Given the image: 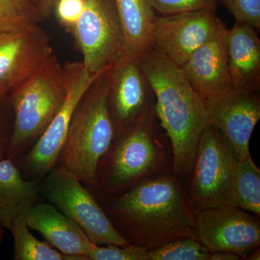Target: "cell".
<instances>
[{
	"instance_id": "obj_1",
	"label": "cell",
	"mask_w": 260,
	"mask_h": 260,
	"mask_svg": "<svg viewBox=\"0 0 260 260\" xmlns=\"http://www.w3.org/2000/svg\"><path fill=\"white\" fill-rule=\"evenodd\" d=\"M102 205L130 245L149 251L177 239L195 238V213L184 181L173 172L147 178Z\"/></svg>"
},
{
	"instance_id": "obj_2",
	"label": "cell",
	"mask_w": 260,
	"mask_h": 260,
	"mask_svg": "<svg viewBox=\"0 0 260 260\" xmlns=\"http://www.w3.org/2000/svg\"><path fill=\"white\" fill-rule=\"evenodd\" d=\"M140 64L153 90L159 123L172 145V172L184 181L208 125L205 100L181 67L155 47L140 57Z\"/></svg>"
},
{
	"instance_id": "obj_3",
	"label": "cell",
	"mask_w": 260,
	"mask_h": 260,
	"mask_svg": "<svg viewBox=\"0 0 260 260\" xmlns=\"http://www.w3.org/2000/svg\"><path fill=\"white\" fill-rule=\"evenodd\" d=\"M161 129L154 106L133 125L114 135L90 189L101 205L147 178L172 172V147Z\"/></svg>"
},
{
	"instance_id": "obj_4",
	"label": "cell",
	"mask_w": 260,
	"mask_h": 260,
	"mask_svg": "<svg viewBox=\"0 0 260 260\" xmlns=\"http://www.w3.org/2000/svg\"><path fill=\"white\" fill-rule=\"evenodd\" d=\"M107 70L80 98L56 161V166L73 173L89 190L95 185L99 162L115 133L108 107Z\"/></svg>"
},
{
	"instance_id": "obj_5",
	"label": "cell",
	"mask_w": 260,
	"mask_h": 260,
	"mask_svg": "<svg viewBox=\"0 0 260 260\" xmlns=\"http://www.w3.org/2000/svg\"><path fill=\"white\" fill-rule=\"evenodd\" d=\"M68 93L64 65L53 52L8 95L14 126L6 158L14 161L36 144L60 110Z\"/></svg>"
},
{
	"instance_id": "obj_6",
	"label": "cell",
	"mask_w": 260,
	"mask_h": 260,
	"mask_svg": "<svg viewBox=\"0 0 260 260\" xmlns=\"http://www.w3.org/2000/svg\"><path fill=\"white\" fill-rule=\"evenodd\" d=\"M239 160L223 133L208 124L200 136L190 172L184 181L186 198L194 213L233 206V179Z\"/></svg>"
},
{
	"instance_id": "obj_7",
	"label": "cell",
	"mask_w": 260,
	"mask_h": 260,
	"mask_svg": "<svg viewBox=\"0 0 260 260\" xmlns=\"http://www.w3.org/2000/svg\"><path fill=\"white\" fill-rule=\"evenodd\" d=\"M40 189L44 200L74 221L93 244L130 245L93 194L68 169L53 168L41 180Z\"/></svg>"
},
{
	"instance_id": "obj_8",
	"label": "cell",
	"mask_w": 260,
	"mask_h": 260,
	"mask_svg": "<svg viewBox=\"0 0 260 260\" xmlns=\"http://www.w3.org/2000/svg\"><path fill=\"white\" fill-rule=\"evenodd\" d=\"M70 35L93 74L103 73L128 54L113 0H85V9Z\"/></svg>"
},
{
	"instance_id": "obj_9",
	"label": "cell",
	"mask_w": 260,
	"mask_h": 260,
	"mask_svg": "<svg viewBox=\"0 0 260 260\" xmlns=\"http://www.w3.org/2000/svg\"><path fill=\"white\" fill-rule=\"evenodd\" d=\"M64 68L68 83L64 104L36 144L14 160L23 177L30 180H42L56 167L75 107L85 90L104 73H90L82 61L68 62Z\"/></svg>"
},
{
	"instance_id": "obj_10",
	"label": "cell",
	"mask_w": 260,
	"mask_h": 260,
	"mask_svg": "<svg viewBox=\"0 0 260 260\" xmlns=\"http://www.w3.org/2000/svg\"><path fill=\"white\" fill-rule=\"evenodd\" d=\"M194 235L210 252L229 251L246 259L260 246L259 216L230 205L200 210Z\"/></svg>"
},
{
	"instance_id": "obj_11",
	"label": "cell",
	"mask_w": 260,
	"mask_h": 260,
	"mask_svg": "<svg viewBox=\"0 0 260 260\" xmlns=\"http://www.w3.org/2000/svg\"><path fill=\"white\" fill-rule=\"evenodd\" d=\"M107 102L114 135L129 128L155 106L140 58L126 54L108 69Z\"/></svg>"
},
{
	"instance_id": "obj_12",
	"label": "cell",
	"mask_w": 260,
	"mask_h": 260,
	"mask_svg": "<svg viewBox=\"0 0 260 260\" xmlns=\"http://www.w3.org/2000/svg\"><path fill=\"white\" fill-rule=\"evenodd\" d=\"M205 103L208 125L223 133L239 160L251 158L249 141L260 119L259 93L233 88Z\"/></svg>"
},
{
	"instance_id": "obj_13",
	"label": "cell",
	"mask_w": 260,
	"mask_h": 260,
	"mask_svg": "<svg viewBox=\"0 0 260 260\" xmlns=\"http://www.w3.org/2000/svg\"><path fill=\"white\" fill-rule=\"evenodd\" d=\"M218 19L211 10L155 15L152 29L153 47L182 66L211 36Z\"/></svg>"
},
{
	"instance_id": "obj_14",
	"label": "cell",
	"mask_w": 260,
	"mask_h": 260,
	"mask_svg": "<svg viewBox=\"0 0 260 260\" xmlns=\"http://www.w3.org/2000/svg\"><path fill=\"white\" fill-rule=\"evenodd\" d=\"M52 53L50 38L39 25L0 35V97L8 96Z\"/></svg>"
},
{
	"instance_id": "obj_15",
	"label": "cell",
	"mask_w": 260,
	"mask_h": 260,
	"mask_svg": "<svg viewBox=\"0 0 260 260\" xmlns=\"http://www.w3.org/2000/svg\"><path fill=\"white\" fill-rule=\"evenodd\" d=\"M228 30L218 19L208 40L181 66L191 87L204 100L233 88L228 64Z\"/></svg>"
},
{
	"instance_id": "obj_16",
	"label": "cell",
	"mask_w": 260,
	"mask_h": 260,
	"mask_svg": "<svg viewBox=\"0 0 260 260\" xmlns=\"http://www.w3.org/2000/svg\"><path fill=\"white\" fill-rule=\"evenodd\" d=\"M29 229L37 231L49 245L66 256V260H88L93 242L74 221L55 207L43 201L23 214Z\"/></svg>"
},
{
	"instance_id": "obj_17",
	"label": "cell",
	"mask_w": 260,
	"mask_h": 260,
	"mask_svg": "<svg viewBox=\"0 0 260 260\" xmlns=\"http://www.w3.org/2000/svg\"><path fill=\"white\" fill-rule=\"evenodd\" d=\"M227 54L233 88L259 93L260 39L256 30L236 20L228 30Z\"/></svg>"
},
{
	"instance_id": "obj_18",
	"label": "cell",
	"mask_w": 260,
	"mask_h": 260,
	"mask_svg": "<svg viewBox=\"0 0 260 260\" xmlns=\"http://www.w3.org/2000/svg\"><path fill=\"white\" fill-rule=\"evenodd\" d=\"M40 181L25 179L13 160H0V226L9 230L17 217L45 201Z\"/></svg>"
},
{
	"instance_id": "obj_19",
	"label": "cell",
	"mask_w": 260,
	"mask_h": 260,
	"mask_svg": "<svg viewBox=\"0 0 260 260\" xmlns=\"http://www.w3.org/2000/svg\"><path fill=\"white\" fill-rule=\"evenodd\" d=\"M125 39L128 54L141 57L153 47L155 10L147 0H113Z\"/></svg>"
},
{
	"instance_id": "obj_20",
	"label": "cell",
	"mask_w": 260,
	"mask_h": 260,
	"mask_svg": "<svg viewBox=\"0 0 260 260\" xmlns=\"http://www.w3.org/2000/svg\"><path fill=\"white\" fill-rule=\"evenodd\" d=\"M233 206L260 217V169L251 158L237 162L233 179Z\"/></svg>"
},
{
	"instance_id": "obj_21",
	"label": "cell",
	"mask_w": 260,
	"mask_h": 260,
	"mask_svg": "<svg viewBox=\"0 0 260 260\" xmlns=\"http://www.w3.org/2000/svg\"><path fill=\"white\" fill-rule=\"evenodd\" d=\"M9 231L14 240L15 260H66L60 251L32 235L23 215L15 219Z\"/></svg>"
},
{
	"instance_id": "obj_22",
	"label": "cell",
	"mask_w": 260,
	"mask_h": 260,
	"mask_svg": "<svg viewBox=\"0 0 260 260\" xmlns=\"http://www.w3.org/2000/svg\"><path fill=\"white\" fill-rule=\"evenodd\" d=\"M42 21L34 0H0V35L23 31Z\"/></svg>"
},
{
	"instance_id": "obj_23",
	"label": "cell",
	"mask_w": 260,
	"mask_h": 260,
	"mask_svg": "<svg viewBox=\"0 0 260 260\" xmlns=\"http://www.w3.org/2000/svg\"><path fill=\"white\" fill-rule=\"evenodd\" d=\"M210 251L193 237L183 238L148 251V260H209Z\"/></svg>"
},
{
	"instance_id": "obj_24",
	"label": "cell",
	"mask_w": 260,
	"mask_h": 260,
	"mask_svg": "<svg viewBox=\"0 0 260 260\" xmlns=\"http://www.w3.org/2000/svg\"><path fill=\"white\" fill-rule=\"evenodd\" d=\"M88 260H148V251L133 245L113 244L96 245L92 244L88 254Z\"/></svg>"
},
{
	"instance_id": "obj_25",
	"label": "cell",
	"mask_w": 260,
	"mask_h": 260,
	"mask_svg": "<svg viewBox=\"0 0 260 260\" xmlns=\"http://www.w3.org/2000/svg\"><path fill=\"white\" fill-rule=\"evenodd\" d=\"M160 14H174L198 10L216 12L219 0H147Z\"/></svg>"
},
{
	"instance_id": "obj_26",
	"label": "cell",
	"mask_w": 260,
	"mask_h": 260,
	"mask_svg": "<svg viewBox=\"0 0 260 260\" xmlns=\"http://www.w3.org/2000/svg\"><path fill=\"white\" fill-rule=\"evenodd\" d=\"M237 21L260 30V0H220Z\"/></svg>"
},
{
	"instance_id": "obj_27",
	"label": "cell",
	"mask_w": 260,
	"mask_h": 260,
	"mask_svg": "<svg viewBox=\"0 0 260 260\" xmlns=\"http://www.w3.org/2000/svg\"><path fill=\"white\" fill-rule=\"evenodd\" d=\"M85 0H56L53 14L65 31L71 34L85 9Z\"/></svg>"
},
{
	"instance_id": "obj_28",
	"label": "cell",
	"mask_w": 260,
	"mask_h": 260,
	"mask_svg": "<svg viewBox=\"0 0 260 260\" xmlns=\"http://www.w3.org/2000/svg\"><path fill=\"white\" fill-rule=\"evenodd\" d=\"M14 126V113L9 97H0V160L6 158Z\"/></svg>"
},
{
	"instance_id": "obj_29",
	"label": "cell",
	"mask_w": 260,
	"mask_h": 260,
	"mask_svg": "<svg viewBox=\"0 0 260 260\" xmlns=\"http://www.w3.org/2000/svg\"><path fill=\"white\" fill-rule=\"evenodd\" d=\"M34 1L37 3L43 20L49 18L53 14V10H54L56 0H34Z\"/></svg>"
},
{
	"instance_id": "obj_30",
	"label": "cell",
	"mask_w": 260,
	"mask_h": 260,
	"mask_svg": "<svg viewBox=\"0 0 260 260\" xmlns=\"http://www.w3.org/2000/svg\"><path fill=\"white\" fill-rule=\"evenodd\" d=\"M242 259L240 256L229 252V251H215L210 252L209 260H239Z\"/></svg>"
},
{
	"instance_id": "obj_31",
	"label": "cell",
	"mask_w": 260,
	"mask_h": 260,
	"mask_svg": "<svg viewBox=\"0 0 260 260\" xmlns=\"http://www.w3.org/2000/svg\"><path fill=\"white\" fill-rule=\"evenodd\" d=\"M246 259L249 260H259L260 259V249L259 247L256 249L255 250L251 251L250 254L246 256Z\"/></svg>"
},
{
	"instance_id": "obj_32",
	"label": "cell",
	"mask_w": 260,
	"mask_h": 260,
	"mask_svg": "<svg viewBox=\"0 0 260 260\" xmlns=\"http://www.w3.org/2000/svg\"><path fill=\"white\" fill-rule=\"evenodd\" d=\"M5 234V229L4 228L0 226V249H1L2 244L3 242Z\"/></svg>"
}]
</instances>
